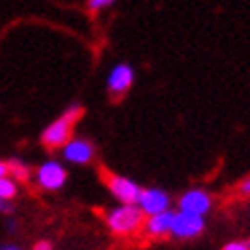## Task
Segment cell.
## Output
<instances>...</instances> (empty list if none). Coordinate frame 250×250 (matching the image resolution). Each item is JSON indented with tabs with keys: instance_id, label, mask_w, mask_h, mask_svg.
<instances>
[{
	"instance_id": "cell-21",
	"label": "cell",
	"mask_w": 250,
	"mask_h": 250,
	"mask_svg": "<svg viewBox=\"0 0 250 250\" xmlns=\"http://www.w3.org/2000/svg\"><path fill=\"white\" fill-rule=\"evenodd\" d=\"M248 248H250V242H248Z\"/></svg>"
},
{
	"instance_id": "cell-7",
	"label": "cell",
	"mask_w": 250,
	"mask_h": 250,
	"mask_svg": "<svg viewBox=\"0 0 250 250\" xmlns=\"http://www.w3.org/2000/svg\"><path fill=\"white\" fill-rule=\"evenodd\" d=\"M66 179H68L66 168L56 160H49L45 164H41L39 170H37V183L47 191L62 189V187L66 185Z\"/></svg>"
},
{
	"instance_id": "cell-11",
	"label": "cell",
	"mask_w": 250,
	"mask_h": 250,
	"mask_svg": "<svg viewBox=\"0 0 250 250\" xmlns=\"http://www.w3.org/2000/svg\"><path fill=\"white\" fill-rule=\"evenodd\" d=\"M8 166V172L13 174V181H27L29 179V166L23 162V160H19V158H13V160H8L6 162Z\"/></svg>"
},
{
	"instance_id": "cell-20",
	"label": "cell",
	"mask_w": 250,
	"mask_h": 250,
	"mask_svg": "<svg viewBox=\"0 0 250 250\" xmlns=\"http://www.w3.org/2000/svg\"><path fill=\"white\" fill-rule=\"evenodd\" d=\"M6 228H8V230H13V228H17V222H13V220L6 222Z\"/></svg>"
},
{
	"instance_id": "cell-2",
	"label": "cell",
	"mask_w": 250,
	"mask_h": 250,
	"mask_svg": "<svg viewBox=\"0 0 250 250\" xmlns=\"http://www.w3.org/2000/svg\"><path fill=\"white\" fill-rule=\"evenodd\" d=\"M142 224L144 213L138 209V205H119L115 209H111L107 215V226L111 228V232L119 236L133 234L135 230H140Z\"/></svg>"
},
{
	"instance_id": "cell-5",
	"label": "cell",
	"mask_w": 250,
	"mask_h": 250,
	"mask_svg": "<svg viewBox=\"0 0 250 250\" xmlns=\"http://www.w3.org/2000/svg\"><path fill=\"white\" fill-rule=\"evenodd\" d=\"M211 205H213V199H211V195L207 191H203V189H191V191H187L179 199V211L203 217V215H207L211 211Z\"/></svg>"
},
{
	"instance_id": "cell-14",
	"label": "cell",
	"mask_w": 250,
	"mask_h": 250,
	"mask_svg": "<svg viewBox=\"0 0 250 250\" xmlns=\"http://www.w3.org/2000/svg\"><path fill=\"white\" fill-rule=\"evenodd\" d=\"M224 250H250V248H248V242H230L226 244Z\"/></svg>"
},
{
	"instance_id": "cell-1",
	"label": "cell",
	"mask_w": 250,
	"mask_h": 250,
	"mask_svg": "<svg viewBox=\"0 0 250 250\" xmlns=\"http://www.w3.org/2000/svg\"><path fill=\"white\" fill-rule=\"evenodd\" d=\"M82 117V107L72 105L70 109L64 111V115L60 119H56L51 125H47V129L41 135V142L47 148H62L66 142L72 140V129H74V123Z\"/></svg>"
},
{
	"instance_id": "cell-8",
	"label": "cell",
	"mask_w": 250,
	"mask_h": 250,
	"mask_svg": "<svg viewBox=\"0 0 250 250\" xmlns=\"http://www.w3.org/2000/svg\"><path fill=\"white\" fill-rule=\"evenodd\" d=\"M62 152H64V158L72 164H86L92 160L95 156V146H92L88 140H82V138H74L66 142L62 146Z\"/></svg>"
},
{
	"instance_id": "cell-3",
	"label": "cell",
	"mask_w": 250,
	"mask_h": 250,
	"mask_svg": "<svg viewBox=\"0 0 250 250\" xmlns=\"http://www.w3.org/2000/svg\"><path fill=\"white\" fill-rule=\"evenodd\" d=\"M205 230V220L199 215H191L185 211H174L172 224H170V234L181 240H189V238L201 236Z\"/></svg>"
},
{
	"instance_id": "cell-9",
	"label": "cell",
	"mask_w": 250,
	"mask_h": 250,
	"mask_svg": "<svg viewBox=\"0 0 250 250\" xmlns=\"http://www.w3.org/2000/svg\"><path fill=\"white\" fill-rule=\"evenodd\" d=\"M131 84H133V68L129 64H117L107 78L109 90L117 97H121L123 92H127L131 88Z\"/></svg>"
},
{
	"instance_id": "cell-12",
	"label": "cell",
	"mask_w": 250,
	"mask_h": 250,
	"mask_svg": "<svg viewBox=\"0 0 250 250\" xmlns=\"http://www.w3.org/2000/svg\"><path fill=\"white\" fill-rule=\"evenodd\" d=\"M17 195V181H13L10 176H2L0 179V199L10 201Z\"/></svg>"
},
{
	"instance_id": "cell-16",
	"label": "cell",
	"mask_w": 250,
	"mask_h": 250,
	"mask_svg": "<svg viewBox=\"0 0 250 250\" xmlns=\"http://www.w3.org/2000/svg\"><path fill=\"white\" fill-rule=\"evenodd\" d=\"M10 211H13V205L4 199H0V213H10Z\"/></svg>"
},
{
	"instance_id": "cell-10",
	"label": "cell",
	"mask_w": 250,
	"mask_h": 250,
	"mask_svg": "<svg viewBox=\"0 0 250 250\" xmlns=\"http://www.w3.org/2000/svg\"><path fill=\"white\" fill-rule=\"evenodd\" d=\"M172 215H174V211H164V213L148 217V222H146V234L156 236V238L158 236H168L170 234Z\"/></svg>"
},
{
	"instance_id": "cell-18",
	"label": "cell",
	"mask_w": 250,
	"mask_h": 250,
	"mask_svg": "<svg viewBox=\"0 0 250 250\" xmlns=\"http://www.w3.org/2000/svg\"><path fill=\"white\" fill-rule=\"evenodd\" d=\"M8 174V166H6V162H0V179L2 176H6Z\"/></svg>"
},
{
	"instance_id": "cell-19",
	"label": "cell",
	"mask_w": 250,
	"mask_h": 250,
	"mask_svg": "<svg viewBox=\"0 0 250 250\" xmlns=\"http://www.w3.org/2000/svg\"><path fill=\"white\" fill-rule=\"evenodd\" d=\"M0 250H23V248L17 244H4V246H0Z\"/></svg>"
},
{
	"instance_id": "cell-13",
	"label": "cell",
	"mask_w": 250,
	"mask_h": 250,
	"mask_svg": "<svg viewBox=\"0 0 250 250\" xmlns=\"http://www.w3.org/2000/svg\"><path fill=\"white\" fill-rule=\"evenodd\" d=\"M115 0H88V8L90 10H103V8H107L111 6Z\"/></svg>"
},
{
	"instance_id": "cell-17",
	"label": "cell",
	"mask_w": 250,
	"mask_h": 250,
	"mask_svg": "<svg viewBox=\"0 0 250 250\" xmlns=\"http://www.w3.org/2000/svg\"><path fill=\"white\" fill-rule=\"evenodd\" d=\"M33 250H51V244L49 242H37Z\"/></svg>"
},
{
	"instance_id": "cell-4",
	"label": "cell",
	"mask_w": 250,
	"mask_h": 250,
	"mask_svg": "<svg viewBox=\"0 0 250 250\" xmlns=\"http://www.w3.org/2000/svg\"><path fill=\"white\" fill-rule=\"evenodd\" d=\"M170 195L162 191V189H142L140 197H138V209L144 215H158L164 211H170Z\"/></svg>"
},
{
	"instance_id": "cell-6",
	"label": "cell",
	"mask_w": 250,
	"mask_h": 250,
	"mask_svg": "<svg viewBox=\"0 0 250 250\" xmlns=\"http://www.w3.org/2000/svg\"><path fill=\"white\" fill-rule=\"evenodd\" d=\"M107 185H109V191L121 201V205L138 203L142 189H140V185L133 183L131 179H125V176H117V174H107Z\"/></svg>"
},
{
	"instance_id": "cell-15",
	"label": "cell",
	"mask_w": 250,
	"mask_h": 250,
	"mask_svg": "<svg viewBox=\"0 0 250 250\" xmlns=\"http://www.w3.org/2000/svg\"><path fill=\"white\" fill-rule=\"evenodd\" d=\"M240 193H242V195H246V197H250V176L240 183Z\"/></svg>"
}]
</instances>
